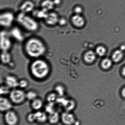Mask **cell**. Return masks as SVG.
Here are the masks:
<instances>
[{"instance_id": "1", "label": "cell", "mask_w": 125, "mask_h": 125, "mask_svg": "<svg viewBox=\"0 0 125 125\" xmlns=\"http://www.w3.org/2000/svg\"><path fill=\"white\" fill-rule=\"evenodd\" d=\"M24 49L27 55L34 59L41 58L46 53L47 50L43 42L36 37L28 39L24 44Z\"/></svg>"}, {"instance_id": "2", "label": "cell", "mask_w": 125, "mask_h": 125, "mask_svg": "<svg viewBox=\"0 0 125 125\" xmlns=\"http://www.w3.org/2000/svg\"><path fill=\"white\" fill-rule=\"evenodd\" d=\"M30 73L34 78L39 80L46 78L51 71V67L48 62L41 58L35 59L30 67Z\"/></svg>"}, {"instance_id": "3", "label": "cell", "mask_w": 125, "mask_h": 125, "mask_svg": "<svg viewBox=\"0 0 125 125\" xmlns=\"http://www.w3.org/2000/svg\"><path fill=\"white\" fill-rule=\"evenodd\" d=\"M16 20L21 26L28 31L34 32L37 31L39 29L38 23L36 20L27 13L20 12L16 17Z\"/></svg>"}, {"instance_id": "4", "label": "cell", "mask_w": 125, "mask_h": 125, "mask_svg": "<svg viewBox=\"0 0 125 125\" xmlns=\"http://www.w3.org/2000/svg\"><path fill=\"white\" fill-rule=\"evenodd\" d=\"M9 99L12 103L16 105L22 103L26 100V93L22 89L15 88L11 90Z\"/></svg>"}, {"instance_id": "5", "label": "cell", "mask_w": 125, "mask_h": 125, "mask_svg": "<svg viewBox=\"0 0 125 125\" xmlns=\"http://www.w3.org/2000/svg\"><path fill=\"white\" fill-rule=\"evenodd\" d=\"M15 19V16L12 12L5 11L1 13L0 24L2 27L8 28L11 26Z\"/></svg>"}, {"instance_id": "6", "label": "cell", "mask_w": 125, "mask_h": 125, "mask_svg": "<svg viewBox=\"0 0 125 125\" xmlns=\"http://www.w3.org/2000/svg\"><path fill=\"white\" fill-rule=\"evenodd\" d=\"M0 48L2 51H8L12 46L10 35L7 32L2 31L0 32Z\"/></svg>"}, {"instance_id": "7", "label": "cell", "mask_w": 125, "mask_h": 125, "mask_svg": "<svg viewBox=\"0 0 125 125\" xmlns=\"http://www.w3.org/2000/svg\"><path fill=\"white\" fill-rule=\"evenodd\" d=\"M4 119L5 122L8 125H17L19 121L18 114L12 109L5 112Z\"/></svg>"}, {"instance_id": "8", "label": "cell", "mask_w": 125, "mask_h": 125, "mask_svg": "<svg viewBox=\"0 0 125 125\" xmlns=\"http://www.w3.org/2000/svg\"><path fill=\"white\" fill-rule=\"evenodd\" d=\"M44 19L47 25L53 26L58 23L59 18L58 14L56 12L51 11L48 12Z\"/></svg>"}, {"instance_id": "9", "label": "cell", "mask_w": 125, "mask_h": 125, "mask_svg": "<svg viewBox=\"0 0 125 125\" xmlns=\"http://www.w3.org/2000/svg\"><path fill=\"white\" fill-rule=\"evenodd\" d=\"M13 103L10 99L4 96L0 98V110L1 112H6L12 109Z\"/></svg>"}, {"instance_id": "10", "label": "cell", "mask_w": 125, "mask_h": 125, "mask_svg": "<svg viewBox=\"0 0 125 125\" xmlns=\"http://www.w3.org/2000/svg\"><path fill=\"white\" fill-rule=\"evenodd\" d=\"M61 119L62 123L66 125H72L75 122L74 115L69 111L62 113L61 115Z\"/></svg>"}, {"instance_id": "11", "label": "cell", "mask_w": 125, "mask_h": 125, "mask_svg": "<svg viewBox=\"0 0 125 125\" xmlns=\"http://www.w3.org/2000/svg\"><path fill=\"white\" fill-rule=\"evenodd\" d=\"M19 80L16 77L13 75H8L5 78L6 85L12 89L18 87Z\"/></svg>"}, {"instance_id": "12", "label": "cell", "mask_w": 125, "mask_h": 125, "mask_svg": "<svg viewBox=\"0 0 125 125\" xmlns=\"http://www.w3.org/2000/svg\"><path fill=\"white\" fill-rule=\"evenodd\" d=\"M35 8V4L32 1L27 0L21 5L20 9L22 13H28L32 11Z\"/></svg>"}, {"instance_id": "13", "label": "cell", "mask_w": 125, "mask_h": 125, "mask_svg": "<svg viewBox=\"0 0 125 125\" xmlns=\"http://www.w3.org/2000/svg\"><path fill=\"white\" fill-rule=\"evenodd\" d=\"M35 113L36 117V122L39 123H43L48 120V115L47 113L40 111H36Z\"/></svg>"}, {"instance_id": "14", "label": "cell", "mask_w": 125, "mask_h": 125, "mask_svg": "<svg viewBox=\"0 0 125 125\" xmlns=\"http://www.w3.org/2000/svg\"><path fill=\"white\" fill-rule=\"evenodd\" d=\"M61 118V116L57 111L48 114V121L51 124H57L59 122Z\"/></svg>"}, {"instance_id": "15", "label": "cell", "mask_w": 125, "mask_h": 125, "mask_svg": "<svg viewBox=\"0 0 125 125\" xmlns=\"http://www.w3.org/2000/svg\"><path fill=\"white\" fill-rule=\"evenodd\" d=\"M43 105V102L42 100L38 97L31 101V108L36 111H40Z\"/></svg>"}, {"instance_id": "16", "label": "cell", "mask_w": 125, "mask_h": 125, "mask_svg": "<svg viewBox=\"0 0 125 125\" xmlns=\"http://www.w3.org/2000/svg\"><path fill=\"white\" fill-rule=\"evenodd\" d=\"M41 5L42 9L49 12L53 9L55 4L53 1L52 0H44L42 2Z\"/></svg>"}, {"instance_id": "17", "label": "cell", "mask_w": 125, "mask_h": 125, "mask_svg": "<svg viewBox=\"0 0 125 125\" xmlns=\"http://www.w3.org/2000/svg\"><path fill=\"white\" fill-rule=\"evenodd\" d=\"M1 61L4 64H8L11 61V56L8 51H2L1 54Z\"/></svg>"}, {"instance_id": "18", "label": "cell", "mask_w": 125, "mask_h": 125, "mask_svg": "<svg viewBox=\"0 0 125 125\" xmlns=\"http://www.w3.org/2000/svg\"><path fill=\"white\" fill-rule=\"evenodd\" d=\"M72 20L73 24L78 27H81L84 25V22L83 17L77 14L72 17Z\"/></svg>"}, {"instance_id": "19", "label": "cell", "mask_w": 125, "mask_h": 125, "mask_svg": "<svg viewBox=\"0 0 125 125\" xmlns=\"http://www.w3.org/2000/svg\"><path fill=\"white\" fill-rule=\"evenodd\" d=\"M11 35L16 40L20 41L23 39L22 34L19 29L14 28L12 29L10 32Z\"/></svg>"}, {"instance_id": "20", "label": "cell", "mask_w": 125, "mask_h": 125, "mask_svg": "<svg viewBox=\"0 0 125 125\" xmlns=\"http://www.w3.org/2000/svg\"><path fill=\"white\" fill-rule=\"evenodd\" d=\"M54 91L57 94L58 97H62L65 94V88L62 84H57L54 87Z\"/></svg>"}, {"instance_id": "21", "label": "cell", "mask_w": 125, "mask_h": 125, "mask_svg": "<svg viewBox=\"0 0 125 125\" xmlns=\"http://www.w3.org/2000/svg\"><path fill=\"white\" fill-rule=\"evenodd\" d=\"M96 56L95 53L92 51H89L84 56V59L86 62L88 63H92L95 61Z\"/></svg>"}, {"instance_id": "22", "label": "cell", "mask_w": 125, "mask_h": 125, "mask_svg": "<svg viewBox=\"0 0 125 125\" xmlns=\"http://www.w3.org/2000/svg\"><path fill=\"white\" fill-rule=\"evenodd\" d=\"M58 97L54 91L49 93L46 96V101L48 103L56 102Z\"/></svg>"}, {"instance_id": "23", "label": "cell", "mask_w": 125, "mask_h": 125, "mask_svg": "<svg viewBox=\"0 0 125 125\" xmlns=\"http://www.w3.org/2000/svg\"><path fill=\"white\" fill-rule=\"evenodd\" d=\"M38 94L36 91L34 90H30L26 93V99L31 101L38 97Z\"/></svg>"}, {"instance_id": "24", "label": "cell", "mask_w": 125, "mask_h": 125, "mask_svg": "<svg viewBox=\"0 0 125 125\" xmlns=\"http://www.w3.org/2000/svg\"><path fill=\"white\" fill-rule=\"evenodd\" d=\"M123 53L121 50L116 51L112 56V59L115 62H118L121 61L123 56Z\"/></svg>"}, {"instance_id": "25", "label": "cell", "mask_w": 125, "mask_h": 125, "mask_svg": "<svg viewBox=\"0 0 125 125\" xmlns=\"http://www.w3.org/2000/svg\"><path fill=\"white\" fill-rule=\"evenodd\" d=\"M10 89L6 84L1 85L0 89V94L1 96H4L7 94L9 95L11 91Z\"/></svg>"}, {"instance_id": "26", "label": "cell", "mask_w": 125, "mask_h": 125, "mask_svg": "<svg viewBox=\"0 0 125 125\" xmlns=\"http://www.w3.org/2000/svg\"><path fill=\"white\" fill-rule=\"evenodd\" d=\"M56 102L48 103L45 107L46 112L48 114L56 111L55 109V103Z\"/></svg>"}, {"instance_id": "27", "label": "cell", "mask_w": 125, "mask_h": 125, "mask_svg": "<svg viewBox=\"0 0 125 125\" xmlns=\"http://www.w3.org/2000/svg\"><path fill=\"white\" fill-rule=\"evenodd\" d=\"M112 62L111 60L108 58H105L102 61L101 66L104 69H108L112 66Z\"/></svg>"}, {"instance_id": "28", "label": "cell", "mask_w": 125, "mask_h": 125, "mask_svg": "<svg viewBox=\"0 0 125 125\" xmlns=\"http://www.w3.org/2000/svg\"><path fill=\"white\" fill-rule=\"evenodd\" d=\"M29 85V81L26 79H22L19 80L18 87L21 89H25Z\"/></svg>"}, {"instance_id": "29", "label": "cell", "mask_w": 125, "mask_h": 125, "mask_svg": "<svg viewBox=\"0 0 125 125\" xmlns=\"http://www.w3.org/2000/svg\"><path fill=\"white\" fill-rule=\"evenodd\" d=\"M27 119L29 123H33L36 122V117L35 113H30L29 114L27 115Z\"/></svg>"}, {"instance_id": "30", "label": "cell", "mask_w": 125, "mask_h": 125, "mask_svg": "<svg viewBox=\"0 0 125 125\" xmlns=\"http://www.w3.org/2000/svg\"><path fill=\"white\" fill-rule=\"evenodd\" d=\"M106 49L103 46H100L96 49V52L99 56H103L106 53Z\"/></svg>"}, {"instance_id": "31", "label": "cell", "mask_w": 125, "mask_h": 125, "mask_svg": "<svg viewBox=\"0 0 125 125\" xmlns=\"http://www.w3.org/2000/svg\"><path fill=\"white\" fill-rule=\"evenodd\" d=\"M75 12L77 14L79 15L80 13H81L82 11V10L81 8L80 7H77L75 9Z\"/></svg>"}, {"instance_id": "32", "label": "cell", "mask_w": 125, "mask_h": 125, "mask_svg": "<svg viewBox=\"0 0 125 125\" xmlns=\"http://www.w3.org/2000/svg\"><path fill=\"white\" fill-rule=\"evenodd\" d=\"M59 23L60 24L63 25V24H65L66 23V20L63 19H62V20L59 19L58 23Z\"/></svg>"}, {"instance_id": "33", "label": "cell", "mask_w": 125, "mask_h": 125, "mask_svg": "<svg viewBox=\"0 0 125 125\" xmlns=\"http://www.w3.org/2000/svg\"><path fill=\"white\" fill-rule=\"evenodd\" d=\"M122 96L125 98V87L122 89Z\"/></svg>"}, {"instance_id": "34", "label": "cell", "mask_w": 125, "mask_h": 125, "mask_svg": "<svg viewBox=\"0 0 125 125\" xmlns=\"http://www.w3.org/2000/svg\"><path fill=\"white\" fill-rule=\"evenodd\" d=\"M53 2H54L55 5L56 4H59L60 3V0H54Z\"/></svg>"}, {"instance_id": "35", "label": "cell", "mask_w": 125, "mask_h": 125, "mask_svg": "<svg viewBox=\"0 0 125 125\" xmlns=\"http://www.w3.org/2000/svg\"><path fill=\"white\" fill-rule=\"evenodd\" d=\"M122 74L123 76L125 77V66L124 67L122 70Z\"/></svg>"}, {"instance_id": "36", "label": "cell", "mask_w": 125, "mask_h": 125, "mask_svg": "<svg viewBox=\"0 0 125 125\" xmlns=\"http://www.w3.org/2000/svg\"><path fill=\"white\" fill-rule=\"evenodd\" d=\"M125 49V46L124 45H122L121 47V51H123Z\"/></svg>"}]
</instances>
